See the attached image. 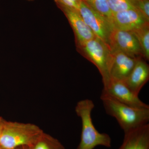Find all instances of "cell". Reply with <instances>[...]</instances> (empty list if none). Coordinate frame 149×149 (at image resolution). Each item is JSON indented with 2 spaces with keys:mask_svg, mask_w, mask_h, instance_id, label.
Masks as SVG:
<instances>
[{
  "mask_svg": "<svg viewBox=\"0 0 149 149\" xmlns=\"http://www.w3.org/2000/svg\"><path fill=\"white\" fill-rule=\"evenodd\" d=\"M6 121V120L3 119L2 118L0 117V137H1L2 131L4 125Z\"/></svg>",
  "mask_w": 149,
  "mask_h": 149,
  "instance_id": "19",
  "label": "cell"
},
{
  "mask_svg": "<svg viewBox=\"0 0 149 149\" xmlns=\"http://www.w3.org/2000/svg\"><path fill=\"white\" fill-rule=\"evenodd\" d=\"M83 56L97 67L102 79L104 88L110 81L109 70L111 64L112 52L109 46L96 37L76 47Z\"/></svg>",
  "mask_w": 149,
  "mask_h": 149,
  "instance_id": "4",
  "label": "cell"
},
{
  "mask_svg": "<svg viewBox=\"0 0 149 149\" xmlns=\"http://www.w3.org/2000/svg\"><path fill=\"white\" fill-rule=\"evenodd\" d=\"M136 8L149 21V0H136Z\"/></svg>",
  "mask_w": 149,
  "mask_h": 149,
  "instance_id": "17",
  "label": "cell"
},
{
  "mask_svg": "<svg viewBox=\"0 0 149 149\" xmlns=\"http://www.w3.org/2000/svg\"><path fill=\"white\" fill-rule=\"evenodd\" d=\"M100 99L107 114L115 118L124 133L148 123L149 108L130 106L102 93Z\"/></svg>",
  "mask_w": 149,
  "mask_h": 149,
  "instance_id": "1",
  "label": "cell"
},
{
  "mask_svg": "<svg viewBox=\"0 0 149 149\" xmlns=\"http://www.w3.org/2000/svg\"><path fill=\"white\" fill-rule=\"evenodd\" d=\"M0 149H1V148H0Z\"/></svg>",
  "mask_w": 149,
  "mask_h": 149,
  "instance_id": "22",
  "label": "cell"
},
{
  "mask_svg": "<svg viewBox=\"0 0 149 149\" xmlns=\"http://www.w3.org/2000/svg\"><path fill=\"white\" fill-rule=\"evenodd\" d=\"M136 0H108L112 14L131 9H136Z\"/></svg>",
  "mask_w": 149,
  "mask_h": 149,
  "instance_id": "16",
  "label": "cell"
},
{
  "mask_svg": "<svg viewBox=\"0 0 149 149\" xmlns=\"http://www.w3.org/2000/svg\"><path fill=\"white\" fill-rule=\"evenodd\" d=\"M136 37L140 45L143 58L149 60V23L130 32Z\"/></svg>",
  "mask_w": 149,
  "mask_h": 149,
  "instance_id": "13",
  "label": "cell"
},
{
  "mask_svg": "<svg viewBox=\"0 0 149 149\" xmlns=\"http://www.w3.org/2000/svg\"><path fill=\"white\" fill-rule=\"evenodd\" d=\"M111 52L109 70L110 79L124 82L139 58L132 57L119 51H111Z\"/></svg>",
  "mask_w": 149,
  "mask_h": 149,
  "instance_id": "10",
  "label": "cell"
},
{
  "mask_svg": "<svg viewBox=\"0 0 149 149\" xmlns=\"http://www.w3.org/2000/svg\"><path fill=\"white\" fill-rule=\"evenodd\" d=\"M95 107L90 99L80 101L75 107V112L82 122L80 141L77 149H94L98 146L111 147L110 136L106 133H100L93 124L92 112Z\"/></svg>",
  "mask_w": 149,
  "mask_h": 149,
  "instance_id": "2",
  "label": "cell"
},
{
  "mask_svg": "<svg viewBox=\"0 0 149 149\" xmlns=\"http://www.w3.org/2000/svg\"><path fill=\"white\" fill-rule=\"evenodd\" d=\"M109 45L111 51H120L136 58H143L138 40L131 32L113 28Z\"/></svg>",
  "mask_w": 149,
  "mask_h": 149,
  "instance_id": "7",
  "label": "cell"
},
{
  "mask_svg": "<svg viewBox=\"0 0 149 149\" xmlns=\"http://www.w3.org/2000/svg\"><path fill=\"white\" fill-rule=\"evenodd\" d=\"M56 4L64 13L72 27L76 47L96 37L85 23L78 10L58 3Z\"/></svg>",
  "mask_w": 149,
  "mask_h": 149,
  "instance_id": "6",
  "label": "cell"
},
{
  "mask_svg": "<svg viewBox=\"0 0 149 149\" xmlns=\"http://www.w3.org/2000/svg\"><path fill=\"white\" fill-rule=\"evenodd\" d=\"M93 9L109 20L111 22L112 13L108 0H83Z\"/></svg>",
  "mask_w": 149,
  "mask_h": 149,
  "instance_id": "15",
  "label": "cell"
},
{
  "mask_svg": "<svg viewBox=\"0 0 149 149\" xmlns=\"http://www.w3.org/2000/svg\"><path fill=\"white\" fill-rule=\"evenodd\" d=\"M14 149H33V146H21Z\"/></svg>",
  "mask_w": 149,
  "mask_h": 149,
  "instance_id": "20",
  "label": "cell"
},
{
  "mask_svg": "<svg viewBox=\"0 0 149 149\" xmlns=\"http://www.w3.org/2000/svg\"><path fill=\"white\" fill-rule=\"evenodd\" d=\"M43 132L39 126L32 123L6 120L0 137V148L33 146Z\"/></svg>",
  "mask_w": 149,
  "mask_h": 149,
  "instance_id": "3",
  "label": "cell"
},
{
  "mask_svg": "<svg viewBox=\"0 0 149 149\" xmlns=\"http://www.w3.org/2000/svg\"><path fill=\"white\" fill-rule=\"evenodd\" d=\"M26 1H33L34 0H26Z\"/></svg>",
  "mask_w": 149,
  "mask_h": 149,
  "instance_id": "21",
  "label": "cell"
},
{
  "mask_svg": "<svg viewBox=\"0 0 149 149\" xmlns=\"http://www.w3.org/2000/svg\"><path fill=\"white\" fill-rule=\"evenodd\" d=\"M78 10L96 37L109 46L110 36L114 28L111 22L95 11L83 0L80 3Z\"/></svg>",
  "mask_w": 149,
  "mask_h": 149,
  "instance_id": "5",
  "label": "cell"
},
{
  "mask_svg": "<svg viewBox=\"0 0 149 149\" xmlns=\"http://www.w3.org/2000/svg\"><path fill=\"white\" fill-rule=\"evenodd\" d=\"M111 21L114 28L128 32H132L149 23V21L136 9L112 14Z\"/></svg>",
  "mask_w": 149,
  "mask_h": 149,
  "instance_id": "9",
  "label": "cell"
},
{
  "mask_svg": "<svg viewBox=\"0 0 149 149\" xmlns=\"http://www.w3.org/2000/svg\"><path fill=\"white\" fill-rule=\"evenodd\" d=\"M55 2L61 4L78 10L82 0H54Z\"/></svg>",
  "mask_w": 149,
  "mask_h": 149,
  "instance_id": "18",
  "label": "cell"
},
{
  "mask_svg": "<svg viewBox=\"0 0 149 149\" xmlns=\"http://www.w3.org/2000/svg\"><path fill=\"white\" fill-rule=\"evenodd\" d=\"M102 93L130 106L149 108V105L142 101L139 96L130 91L123 81L111 79L107 86L103 89Z\"/></svg>",
  "mask_w": 149,
  "mask_h": 149,
  "instance_id": "8",
  "label": "cell"
},
{
  "mask_svg": "<svg viewBox=\"0 0 149 149\" xmlns=\"http://www.w3.org/2000/svg\"><path fill=\"white\" fill-rule=\"evenodd\" d=\"M118 149H149V123L124 133Z\"/></svg>",
  "mask_w": 149,
  "mask_h": 149,
  "instance_id": "12",
  "label": "cell"
},
{
  "mask_svg": "<svg viewBox=\"0 0 149 149\" xmlns=\"http://www.w3.org/2000/svg\"><path fill=\"white\" fill-rule=\"evenodd\" d=\"M149 79L148 64L142 58H139L127 79L124 81L128 88L136 95Z\"/></svg>",
  "mask_w": 149,
  "mask_h": 149,
  "instance_id": "11",
  "label": "cell"
},
{
  "mask_svg": "<svg viewBox=\"0 0 149 149\" xmlns=\"http://www.w3.org/2000/svg\"><path fill=\"white\" fill-rule=\"evenodd\" d=\"M33 149H65L57 139L43 132L33 146Z\"/></svg>",
  "mask_w": 149,
  "mask_h": 149,
  "instance_id": "14",
  "label": "cell"
}]
</instances>
